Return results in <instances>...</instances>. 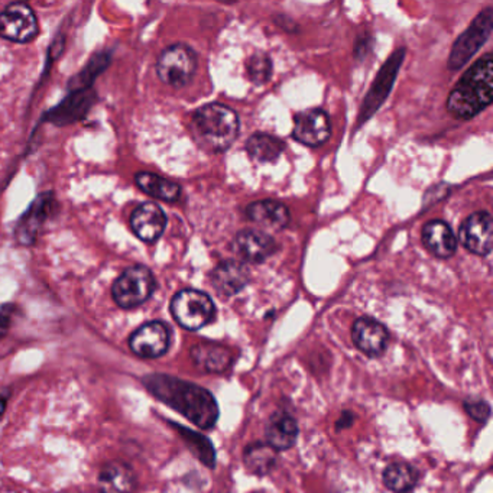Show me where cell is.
Returning a JSON list of instances; mask_svg holds the SVG:
<instances>
[{"instance_id": "13", "label": "cell", "mask_w": 493, "mask_h": 493, "mask_svg": "<svg viewBox=\"0 0 493 493\" xmlns=\"http://www.w3.org/2000/svg\"><path fill=\"white\" fill-rule=\"evenodd\" d=\"M352 339L363 355L379 358L388 348V329L372 317H360L353 324Z\"/></svg>"}, {"instance_id": "16", "label": "cell", "mask_w": 493, "mask_h": 493, "mask_svg": "<svg viewBox=\"0 0 493 493\" xmlns=\"http://www.w3.org/2000/svg\"><path fill=\"white\" fill-rule=\"evenodd\" d=\"M131 228L139 239L153 243L160 239L167 228V216L158 204L148 201L135 209L131 216Z\"/></svg>"}, {"instance_id": "20", "label": "cell", "mask_w": 493, "mask_h": 493, "mask_svg": "<svg viewBox=\"0 0 493 493\" xmlns=\"http://www.w3.org/2000/svg\"><path fill=\"white\" fill-rule=\"evenodd\" d=\"M246 216L256 225L273 230H283L291 220L290 209L276 200H262L246 207Z\"/></svg>"}, {"instance_id": "17", "label": "cell", "mask_w": 493, "mask_h": 493, "mask_svg": "<svg viewBox=\"0 0 493 493\" xmlns=\"http://www.w3.org/2000/svg\"><path fill=\"white\" fill-rule=\"evenodd\" d=\"M190 355L194 365L209 374H225L235 360L230 349L213 341L197 343L196 346H192Z\"/></svg>"}, {"instance_id": "22", "label": "cell", "mask_w": 493, "mask_h": 493, "mask_svg": "<svg viewBox=\"0 0 493 493\" xmlns=\"http://www.w3.org/2000/svg\"><path fill=\"white\" fill-rule=\"evenodd\" d=\"M243 463L249 473L255 476H266L278 463V451L268 442H252L243 451Z\"/></svg>"}, {"instance_id": "1", "label": "cell", "mask_w": 493, "mask_h": 493, "mask_svg": "<svg viewBox=\"0 0 493 493\" xmlns=\"http://www.w3.org/2000/svg\"><path fill=\"white\" fill-rule=\"evenodd\" d=\"M158 401L171 406L201 430L218 424L219 404L210 391L170 375L153 374L142 379Z\"/></svg>"}, {"instance_id": "15", "label": "cell", "mask_w": 493, "mask_h": 493, "mask_svg": "<svg viewBox=\"0 0 493 493\" xmlns=\"http://www.w3.org/2000/svg\"><path fill=\"white\" fill-rule=\"evenodd\" d=\"M251 281V273L245 264L228 259L219 264L210 274V283L221 297H233L239 294Z\"/></svg>"}, {"instance_id": "30", "label": "cell", "mask_w": 493, "mask_h": 493, "mask_svg": "<svg viewBox=\"0 0 493 493\" xmlns=\"http://www.w3.org/2000/svg\"><path fill=\"white\" fill-rule=\"evenodd\" d=\"M353 423H355V415L350 411H343L341 417L336 423V430L340 432V430H345V428L352 427Z\"/></svg>"}, {"instance_id": "8", "label": "cell", "mask_w": 493, "mask_h": 493, "mask_svg": "<svg viewBox=\"0 0 493 493\" xmlns=\"http://www.w3.org/2000/svg\"><path fill=\"white\" fill-rule=\"evenodd\" d=\"M37 16L25 4H12L0 14V37L25 44L37 37Z\"/></svg>"}, {"instance_id": "32", "label": "cell", "mask_w": 493, "mask_h": 493, "mask_svg": "<svg viewBox=\"0 0 493 493\" xmlns=\"http://www.w3.org/2000/svg\"><path fill=\"white\" fill-rule=\"evenodd\" d=\"M6 403H8V396H5L4 394H0V415L4 414Z\"/></svg>"}, {"instance_id": "2", "label": "cell", "mask_w": 493, "mask_h": 493, "mask_svg": "<svg viewBox=\"0 0 493 493\" xmlns=\"http://www.w3.org/2000/svg\"><path fill=\"white\" fill-rule=\"evenodd\" d=\"M493 59L486 54L468 70L447 98V110L457 119H471L492 103Z\"/></svg>"}, {"instance_id": "3", "label": "cell", "mask_w": 493, "mask_h": 493, "mask_svg": "<svg viewBox=\"0 0 493 493\" xmlns=\"http://www.w3.org/2000/svg\"><path fill=\"white\" fill-rule=\"evenodd\" d=\"M191 127L200 145L211 153H223L239 135V117L228 106L210 103L194 112Z\"/></svg>"}, {"instance_id": "28", "label": "cell", "mask_w": 493, "mask_h": 493, "mask_svg": "<svg viewBox=\"0 0 493 493\" xmlns=\"http://www.w3.org/2000/svg\"><path fill=\"white\" fill-rule=\"evenodd\" d=\"M247 77L251 79L252 83L261 84L268 83L273 76V61L265 52H255L246 61Z\"/></svg>"}, {"instance_id": "6", "label": "cell", "mask_w": 493, "mask_h": 493, "mask_svg": "<svg viewBox=\"0 0 493 493\" xmlns=\"http://www.w3.org/2000/svg\"><path fill=\"white\" fill-rule=\"evenodd\" d=\"M197 55L189 45H171L163 50L156 62V74L163 83L171 88H181L196 74Z\"/></svg>"}, {"instance_id": "9", "label": "cell", "mask_w": 493, "mask_h": 493, "mask_svg": "<svg viewBox=\"0 0 493 493\" xmlns=\"http://www.w3.org/2000/svg\"><path fill=\"white\" fill-rule=\"evenodd\" d=\"M404 55H405V50L399 48L389 57L388 61L385 62V66L382 67L381 71L375 79V83L372 84L369 93L363 100L362 110H360V124L374 116L375 112L381 107L382 103L388 98L394 81L398 76L399 67L403 64Z\"/></svg>"}, {"instance_id": "11", "label": "cell", "mask_w": 493, "mask_h": 493, "mask_svg": "<svg viewBox=\"0 0 493 493\" xmlns=\"http://www.w3.org/2000/svg\"><path fill=\"white\" fill-rule=\"evenodd\" d=\"M330 135V119L324 110L309 109L295 115L293 136L302 145L310 148L324 145Z\"/></svg>"}, {"instance_id": "23", "label": "cell", "mask_w": 493, "mask_h": 493, "mask_svg": "<svg viewBox=\"0 0 493 493\" xmlns=\"http://www.w3.org/2000/svg\"><path fill=\"white\" fill-rule=\"evenodd\" d=\"M50 204H51V199L41 197L31 207V210L26 213V216H23L18 228V239L23 245H33V242H35L41 226L44 225L48 214L51 210Z\"/></svg>"}, {"instance_id": "33", "label": "cell", "mask_w": 493, "mask_h": 493, "mask_svg": "<svg viewBox=\"0 0 493 493\" xmlns=\"http://www.w3.org/2000/svg\"><path fill=\"white\" fill-rule=\"evenodd\" d=\"M251 493H268L266 490H254V492Z\"/></svg>"}, {"instance_id": "25", "label": "cell", "mask_w": 493, "mask_h": 493, "mask_svg": "<svg viewBox=\"0 0 493 493\" xmlns=\"http://www.w3.org/2000/svg\"><path fill=\"white\" fill-rule=\"evenodd\" d=\"M135 181L142 191L168 203L177 201L181 194V187L177 182L170 181L167 178L160 177L153 172H139L135 177Z\"/></svg>"}, {"instance_id": "10", "label": "cell", "mask_w": 493, "mask_h": 493, "mask_svg": "<svg viewBox=\"0 0 493 493\" xmlns=\"http://www.w3.org/2000/svg\"><path fill=\"white\" fill-rule=\"evenodd\" d=\"M171 331L163 321H149L134 331L129 339V348L135 355L144 359H156L168 352Z\"/></svg>"}, {"instance_id": "12", "label": "cell", "mask_w": 493, "mask_h": 493, "mask_svg": "<svg viewBox=\"0 0 493 493\" xmlns=\"http://www.w3.org/2000/svg\"><path fill=\"white\" fill-rule=\"evenodd\" d=\"M492 218L488 211L470 214L459 230V240L469 252L486 256L492 251Z\"/></svg>"}, {"instance_id": "18", "label": "cell", "mask_w": 493, "mask_h": 493, "mask_svg": "<svg viewBox=\"0 0 493 493\" xmlns=\"http://www.w3.org/2000/svg\"><path fill=\"white\" fill-rule=\"evenodd\" d=\"M298 433L300 428H298L297 420L288 411H275L266 423V442L276 451H284L294 447Z\"/></svg>"}, {"instance_id": "26", "label": "cell", "mask_w": 493, "mask_h": 493, "mask_svg": "<svg viewBox=\"0 0 493 493\" xmlns=\"http://www.w3.org/2000/svg\"><path fill=\"white\" fill-rule=\"evenodd\" d=\"M420 473L417 469L405 463L395 461L384 470V483L389 490L395 493H406L417 486Z\"/></svg>"}, {"instance_id": "5", "label": "cell", "mask_w": 493, "mask_h": 493, "mask_svg": "<svg viewBox=\"0 0 493 493\" xmlns=\"http://www.w3.org/2000/svg\"><path fill=\"white\" fill-rule=\"evenodd\" d=\"M155 287V278L151 269L144 265L132 266L113 284V300L122 309H135L148 302Z\"/></svg>"}, {"instance_id": "29", "label": "cell", "mask_w": 493, "mask_h": 493, "mask_svg": "<svg viewBox=\"0 0 493 493\" xmlns=\"http://www.w3.org/2000/svg\"><path fill=\"white\" fill-rule=\"evenodd\" d=\"M464 411L468 413L471 420L478 421L480 424L486 423L490 417V404L485 399L468 398L463 403Z\"/></svg>"}, {"instance_id": "24", "label": "cell", "mask_w": 493, "mask_h": 493, "mask_svg": "<svg viewBox=\"0 0 493 493\" xmlns=\"http://www.w3.org/2000/svg\"><path fill=\"white\" fill-rule=\"evenodd\" d=\"M285 144L280 138L268 134H255L246 141V153L256 163H274L280 158Z\"/></svg>"}, {"instance_id": "4", "label": "cell", "mask_w": 493, "mask_h": 493, "mask_svg": "<svg viewBox=\"0 0 493 493\" xmlns=\"http://www.w3.org/2000/svg\"><path fill=\"white\" fill-rule=\"evenodd\" d=\"M171 314L185 330L197 331L213 321L216 307L210 295L189 288L174 295L171 302Z\"/></svg>"}, {"instance_id": "31", "label": "cell", "mask_w": 493, "mask_h": 493, "mask_svg": "<svg viewBox=\"0 0 493 493\" xmlns=\"http://www.w3.org/2000/svg\"><path fill=\"white\" fill-rule=\"evenodd\" d=\"M9 326H11V314L0 310V339L5 338V334L8 333Z\"/></svg>"}, {"instance_id": "21", "label": "cell", "mask_w": 493, "mask_h": 493, "mask_svg": "<svg viewBox=\"0 0 493 493\" xmlns=\"http://www.w3.org/2000/svg\"><path fill=\"white\" fill-rule=\"evenodd\" d=\"M135 486L136 479L134 471L120 461L106 464L98 476V489L102 493H132Z\"/></svg>"}, {"instance_id": "27", "label": "cell", "mask_w": 493, "mask_h": 493, "mask_svg": "<svg viewBox=\"0 0 493 493\" xmlns=\"http://www.w3.org/2000/svg\"><path fill=\"white\" fill-rule=\"evenodd\" d=\"M170 424L171 427L177 430L178 434L184 440L190 451L201 463L206 464L209 469L216 468V450H214L213 444H211L210 440L207 439L206 435L199 434V433L192 432L190 428L174 424V423H170Z\"/></svg>"}, {"instance_id": "19", "label": "cell", "mask_w": 493, "mask_h": 493, "mask_svg": "<svg viewBox=\"0 0 493 493\" xmlns=\"http://www.w3.org/2000/svg\"><path fill=\"white\" fill-rule=\"evenodd\" d=\"M421 239L428 251L437 258H450L456 254L457 237L446 221L432 220L425 223Z\"/></svg>"}, {"instance_id": "14", "label": "cell", "mask_w": 493, "mask_h": 493, "mask_svg": "<svg viewBox=\"0 0 493 493\" xmlns=\"http://www.w3.org/2000/svg\"><path fill=\"white\" fill-rule=\"evenodd\" d=\"M233 249L247 264H262L276 251L273 236L258 230H242L233 240Z\"/></svg>"}, {"instance_id": "7", "label": "cell", "mask_w": 493, "mask_h": 493, "mask_svg": "<svg viewBox=\"0 0 493 493\" xmlns=\"http://www.w3.org/2000/svg\"><path fill=\"white\" fill-rule=\"evenodd\" d=\"M493 26V8L485 9L476 16L468 30L454 42L450 52L449 69L460 70L489 40Z\"/></svg>"}]
</instances>
